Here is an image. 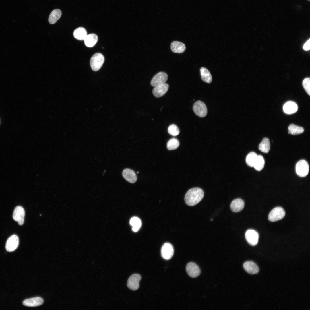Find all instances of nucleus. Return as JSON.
I'll return each mask as SVG.
<instances>
[{
	"label": "nucleus",
	"mask_w": 310,
	"mask_h": 310,
	"mask_svg": "<svg viewBox=\"0 0 310 310\" xmlns=\"http://www.w3.org/2000/svg\"><path fill=\"white\" fill-rule=\"evenodd\" d=\"M200 72L202 79L204 81L208 83L211 82L212 76L207 69L202 67L201 68Z\"/></svg>",
	"instance_id": "5701e85b"
},
{
	"label": "nucleus",
	"mask_w": 310,
	"mask_h": 310,
	"mask_svg": "<svg viewBox=\"0 0 310 310\" xmlns=\"http://www.w3.org/2000/svg\"><path fill=\"white\" fill-rule=\"evenodd\" d=\"M130 223L133 226V230L135 232L138 231L141 226V222L140 220L136 217H133L131 219L130 221Z\"/></svg>",
	"instance_id": "bb28decb"
},
{
	"label": "nucleus",
	"mask_w": 310,
	"mask_h": 310,
	"mask_svg": "<svg viewBox=\"0 0 310 310\" xmlns=\"http://www.w3.org/2000/svg\"><path fill=\"white\" fill-rule=\"evenodd\" d=\"M245 237L247 242L252 246H255L257 243L259 239L258 233L252 229L247 230L245 233Z\"/></svg>",
	"instance_id": "9d476101"
},
{
	"label": "nucleus",
	"mask_w": 310,
	"mask_h": 310,
	"mask_svg": "<svg viewBox=\"0 0 310 310\" xmlns=\"http://www.w3.org/2000/svg\"><path fill=\"white\" fill-rule=\"evenodd\" d=\"M25 215V212L23 208L20 206H18L14 210L12 217L19 225H22L24 222Z\"/></svg>",
	"instance_id": "423d86ee"
},
{
	"label": "nucleus",
	"mask_w": 310,
	"mask_h": 310,
	"mask_svg": "<svg viewBox=\"0 0 310 310\" xmlns=\"http://www.w3.org/2000/svg\"><path fill=\"white\" fill-rule=\"evenodd\" d=\"M186 268L188 274L191 277H196L200 274V270L199 267L193 262H190L188 263Z\"/></svg>",
	"instance_id": "f8f14e48"
},
{
	"label": "nucleus",
	"mask_w": 310,
	"mask_h": 310,
	"mask_svg": "<svg viewBox=\"0 0 310 310\" xmlns=\"http://www.w3.org/2000/svg\"><path fill=\"white\" fill-rule=\"evenodd\" d=\"M168 75L165 72H159L152 78L150 82L151 85L154 87L165 83L168 79Z\"/></svg>",
	"instance_id": "6e6552de"
},
{
	"label": "nucleus",
	"mask_w": 310,
	"mask_h": 310,
	"mask_svg": "<svg viewBox=\"0 0 310 310\" xmlns=\"http://www.w3.org/2000/svg\"><path fill=\"white\" fill-rule=\"evenodd\" d=\"M98 39L97 36L94 34L87 35L84 39L85 45L88 47L94 46L97 42Z\"/></svg>",
	"instance_id": "aec40b11"
},
{
	"label": "nucleus",
	"mask_w": 310,
	"mask_h": 310,
	"mask_svg": "<svg viewBox=\"0 0 310 310\" xmlns=\"http://www.w3.org/2000/svg\"><path fill=\"white\" fill-rule=\"evenodd\" d=\"M243 267L245 270L250 274H257L259 271L257 266L253 261H247L245 262L243 264Z\"/></svg>",
	"instance_id": "dca6fc26"
},
{
	"label": "nucleus",
	"mask_w": 310,
	"mask_h": 310,
	"mask_svg": "<svg viewBox=\"0 0 310 310\" xmlns=\"http://www.w3.org/2000/svg\"><path fill=\"white\" fill-rule=\"evenodd\" d=\"M193 110L195 113L198 116L204 117L207 113V107L205 104L201 101L195 102L193 106Z\"/></svg>",
	"instance_id": "0eeeda50"
},
{
	"label": "nucleus",
	"mask_w": 310,
	"mask_h": 310,
	"mask_svg": "<svg viewBox=\"0 0 310 310\" xmlns=\"http://www.w3.org/2000/svg\"><path fill=\"white\" fill-rule=\"evenodd\" d=\"M170 48L172 52L177 53H183L186 49L184 44L177 41H173L171 44Z\"/></svg>",
	"instance_id": "6ab92c4d"
},
{
	"label": "nucleus",
	"mask_w": 310,
	"mask_h": 310,
	"mask_svg": "<svg viewBox=\"0 0 310 310\" xmlns=\"http://www.w3.org/2000/svg\"><path fill=\"white\" fill-rule=\"evenodd\" d=\"M270 143L269 139L264 138L259 146V149L262 152L268 153L270 149Z\"/></svg>",
	"instance_id": "b1692460"
},
{
	"label": "nucleus",
	"mask_w": 310,
	"mask_h": 310,
	"mask_svg": "<svg viewBox=\"0 0 310 310\" xmlns=\"http://www.w3.org/2000/svg\"><path fill=\"white\" fill-rule=\"evenodd\" d=\"M297 174L301 177L307 176L309 171V166L307 162L305 160H301L296 164L295 167Z\"/></svg>",
	"instance_id": "20e7f679"
},
{
	"label": "nucleus",
	"mask_w": 310,
	"mask_h": 310,
	"mask_svg": "<svg viewBox=\"0 0 310 310\" xmlns=\"http://www.w3.org/2000/svg\"><path fill=\"white\" fill-rule=\"evenodd\" d=\"M122 175L126 181L131 183H134L137 180V178L135 173L131 169L129 168L125 169L123 171Z\"/></svg>",
	"instance_id": "4468645a"
},
{
	"label": "nucleus",
	"mask_w": 310,
	"mask_h": 310,
	"mask_svg": "<svg viewBox=\"0 0 310 310\" xmlns=\"http://www.w3.org/2000/svg\"><path fill=\"white\" fill-rule=\"evenodd\" d=\"M141 278V276L138 274H134L129 278L127 283V287L132 290H136L139 287V282Z\"/></svg>",
	"instance_id": "39448f33"
},
{
	"label": "nucleus",
	"mask_w": 310,
	"mask_h": 310,
	"mask_svg": "<svg viewBox=\"0 0 310 310\" xmlns=\"http://www.w3.org/2000/svg\"><path fill=\"white\" fill-rule=\"evenodd\" d=\"M61 11L58 9H54L51 13L49 18V22L51 24L55 23L61 17Z\"/></svg>",
	"instance_id": "4be33fe9"
},
{
	"label": "nucleus",
	"mask_w": 310,
	"mask_h": 310,
	"mask_svg": "<svg viewBox=\"0 0 310 310\" xmlns=\"http://www.w3.org/2000/svg\"><path fill=\"white\" fill-rule=\"evenodd\" d=\"M310 39H309L304 44L303 46V48L304 50L307 51L310 49Z\"/></svg>",
	"instance_id": "2f4dec72"
},
{
	"label": "nucleus",
	"mask_w": 310,
	"mask_h": 310,
	"mask_svg": "<svg viewBox=\"0 0 310 310\" xmlns=\"http://www.w3.org/2000/svg\"><path fill=\"white\" fill-rule=\"evenodd\" d=\"M245 205L244 201L241 199L237 198L234 200L231 203L230 208L234 212H238L241 211Z\"/></svg>",
	"instance_id": "f3484780"
},
{
	"label": "nucleus",
	"mask_w": 310,
	"mask_h": 310,
	"mask_svg": "<svg viewBox=\"0 0 310 310\" xmlns=\"http://www.w3.org/2000/svg\"><path fill=\"white\" fill-rule=\"evenodd\" d=\"M19 238L16 235H13L9 237L7 241L5 248L6 250L9 252H12L15 250L19 245Z\"/></svg>",
	"instance_id": "1a4fd4ad"
},
{
	"label": "nucleus",
	"mask_w": 310,
	"mask_h": 310,
	"mask_svg": "<svg viewBox=\"0 0 310 310\" xmlns=\"http://www.w3.org/2000/svg\"><path fill=\"white\" fill-rule=\"evenodd\" d=\"M303 86L305 91L310 96V79L309 78H306L303 80L302 82Z\"/></svg>",
	"instance_id": "7c9ffc66"
},
{
	"label": "nucleus",
	"mask_w": 310,
	"mask_h": 310,
	"mask_svg": "<svg viewBox=\"0 0 310 310\" xmlns=\"http://www.w3.org/2000/svg\"><path fill=\"white\" fill-rule=\"evenodd\" d=\"M298 106L294 102L288 101L285 103L283 106V110L286 113L290 114L296 112L297 110Z\"/></svg>",
	"instance_id": "a211bd4d"
},
{
	"label": "nucleus",
	"mask_w": 310,
	"mask_h": 310,
	"mask_svg": "<svg viewBox=\"0 0 310 310\" xmlns=\"http://www.w3.org/2000/svg\"><path fill=\"white\" fill-rule=\"evenodd\" d=\"M204 194L203 190L199 188H191L187 191L185 195V203L189 206H194L202 199Z\"/></svg>",
	"instance_id": "f257e3e1"
},
{
	"label": "nucleus",
	"mask_w": 310,
	"mask_h": 310,
	"mask_svg": "<svg viewBox=\"0 0 310 310\" xmlns=\"http://www.w3.org/2000/svg\"><path fill=\"white\" fill-rule=\"evenodd\" d=\"M87 35V32L86 30L82 27H80L76 28L73 32L74 37L79 40H84Z\"/></svg>",
	"instance_id": "412c9836"
},
{
	"label": "nucleus",
	"mask_w": 310,
	"mask_h": 310,
	"mask_svg": "<svg viewBox=\"0 0 310 310\" xmlns=\"http://www.w3.org/2000/svg\"><path fill=\"white\" fill-rule=\"evenodd\" d=\"M104 61L103 55L100 53H96L91 57L90 65L92 69L94 71H98L102 66Z\"/></svg>",
	"instance_id": "f03ea898"
},
{
	"label": "nucleus",
	"mask_w": 310,
	"mask_h": 310,
	"mask_svg": "<svg viewBox=\"0 0 310 310\" xmlns=\"http://www.w3.org/2000/svg\"><path fill=\"white\" fill-rule=\"evenodd\" d=\"M168 133L173 136L177 135L180 132L179 129L177 127L173 124L170 125L168 127Z\"/></svg>",
	"instance_id": "c756f323"
},
{
	"label": "nucleus",
	"mask_w": 310,
	"mask_h": 310,
	"mask_svg": "<svg viewBox=\"0 0 310 310\" xmlns=\"http://www.w3.org/2000/svg\"><path fill=\"white\" fill-rule=\"evenodd\" d=\"M169 88L168 85L166 83L162 84L155 87L153 88L152 93L156 98L163 96L167 91Z\"/></svg>",
	"instance_id": "ddd939ff"
},
{
	"label": "nucleus",
	"mask_w": 310,
	"mask_h": 310,
	"mask_svg": "<svg viewBox=\"0 0 310 310\" xmlns=\"http://www.w3.org/2000/svg\"><path fill=\"white\" fill-rule=\"evenodd\" d=\"M258 155L255 152H252L249 153L246 156V162L248 166L253 167L257 159Z\"/></svg>",
	"instance_id": "393cba45"
},
{
	"label": "nucleus",
	"mask_w": 310,
	"mask_h": 310,
	"mask_svg": "<svg viewBox=\"0 0 310 310\" xmlns=\"http://www.w3.org/2000/svg\"><path fill=\"white\" fill-rule=\"evenodd\" d=\"M174 254V249L172 245L168 243L163 245L161 250V254L162 258L166 260L170 259Z\"/></svg>",
	"instance_id": "9b49d317"
},
{
	"label": "nucleus",
	"mask_w": 310,
	"mask_h": 310,
	"mask_svg": "<svg viewBox=\"0 0 310 310\" xmlns=\"http://www.w3.org/2000/svg\"><path fill=\"white\" fill-rule=\"evenodd\" d=\"M285 215V212L283 208L277 207L270 211L268 215V219L270 221L274 222L282 219Z\"/></svg>",
	"instance_id": "7ed1b4c3"
},
{
	"label": "nucleus",
	"mask_w": 310,
	"mask_h": 310,
	"mask_svg": "<svg viewBox=\"0 0 310 310\" xmlns=\"http://www.w3.org/2000/svg\"><path fill=\"white\" fill-rule=\"evenodd\" d=\"M308 0L309 1L310 0Z\"/></svg>",
	"instance_id": "473e14b6"
},
{
	"label": "nucleus",
	"mask_w": 310,
	"mask_h": 310,
	"mask_svg": "<svg viewBox=\"0 0 310 310\" xmlns=\"http://www.w3.org/2000/svg\"><path fill=\"white\" fill-rule=\"evenodd\" d=\"M288 134L296 135L302 133L304 131V129L301 127L297 126L293 124H291L288 127Z\"/></svg>",
	"instance_id": "a878e982"
},
{
	"label": "nucleus",
	"mask_w": 310,
	"mask_h": 310,
	"mask_svg": "<svg viewBox=\"0 0 310 310\" xmlns=\"http://www.w3.org/2000/svg\"><path fill=\"white\" fill-rule=\"evenodd\" d=\"M43 300L39 297H36L24 300L23 304L28 307H36L42 305L43 303Z\"/></svg>",
	"instance_id": "2eb2a0df"
},
{
	"label": "nucleus",
	"mask_w": 310,
	"mask_h": 310,
	"mask_svg": "<svg viewBox=\"0 0 310 310\" xmlns=\"http://www.w3.org/2000/svg\"><path fill=\"white\" fill-rule=\"evenodd\" d=\"M179 145V143L178 140L175 138H172L168 141L167 147L168 150H171L177 149Z\"/></svg>",
	"instance_id": "c85d7f7f"
},
{
	"label": "nucleus",
	"mask_w": 310,
	"mask_h": 310,
	"mask_svg": "<svg viewBox=\"0 0 310 310\" xmlns=\"http://www.w3.org/2000/svg\"><path fill=\"white\" fill-rule=\"evenodd\" d=\"M265 161L263 157L261 155H258L254 166L255 169L258 171H260L264 168Z\"/></svg>",
	"instance_id": "cd10ccee"
}]
</instances>
